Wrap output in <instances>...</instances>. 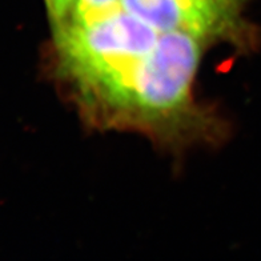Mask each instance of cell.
Listing matches in <instances>:
<instances>
[{
	"mask_svg": "<svg viewBox=\"0 0 261 261\" xmlns=\"http://www.w3.org/2000/svg\"><path fill=\"white\" fill-rule=\"evenodd\" d=\"M52 34L59 73L83 106L106 123L123 124L139 65L160 32L120 8L92 20H71Z\"/></svg>",
	"mask_w": 261,
	"mask_h": 261,
	"instance_id": "obj_1",
	"label": "cell"
},
{
	"mask_svg": "<svg viewBox=\"0 0 261 261\" xmlns=\"http://www.w3.org/2000/svg\"><path fill=\"white\" fill-rule=\"evenodd\" d=\"M205 41L182 32H160L140 63L123 124L168 127L191 112L192 88Z\"/></svg>",
	"mask_w": 261,
	"mask_h": 261,
	"instance_id": "obj_2",
	"label": "cell"
},
{
	"mask_svg": "<svg viewBox=\"0 0 261 261\" xmlns=\"http://www.w3.org/2000/svg\"><path fill=\"white\" fill-rule=\"evenodd\" d=\"M247 0H121L123 8L158 32H182L203 41L253 48L258 30L244 16Z\"/></svg>",
	"mask_w": 261,
	"mask_h": 261,
	"instance_id": "obj_3",
	"label": "cell"
},
{
	"mask_svg": "<svg viewBox=\"0 0 261 261\" xmlns=\"http://www.w3.org/2000/svg\"><path fill=\"white\" fill-rule=\"evenodd\" d=\"M123 8L121 0H79L72 20H92Z\"/></svg>",
	"mask_w": 261,
	"mask_h": 261,
	"instance_id": "obj_4",
	"label": "cell"
},
{
	"mask_svg": "<svg viewBox=\"0 0 261 261\" xmlns=\"http://www.w3.org/2000/svg\"><path fill=\"white\" fill-rule=\"evenodd\" d=\"M79 0H44L47 14L52 24V31L68 24L72 20Z\"/></svg>",
	"mask_w": 261,
	"mask_h": 261,
	"instance_id": "obj_5",
	"label": "cell"
}]
</instances>
